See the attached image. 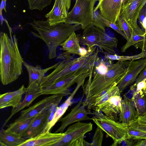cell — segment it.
I'll use <instances>...</instances> for the list:
<instances>
[{
	"instance_id": "cell-11",
	"label": "cell",
	"mask_w": 146,
	"mask_h": 146,
	"mask_svg": "<svg viewBox=\"0 0 146 146\" xmlns=\"http://www.w3.org/2000/svg\"><path fill=\"white\" fill-rule=\"evenodd\" d=\"M122 62L125 67L126 71L117 84L121 93L136 81L139 75L146 67V57Z\"/></svg>"
},
{
	"instance_id": "cell-28",
	"label": "cell",
	"mask_w": 146,
	"mask_h": 146,
	"mask_svg": "<svg viewBox=\"0 0 146 146\" xmlns=\"http://www.w3.org/2000/svg\"><path fill=\"white\" fill-rule=\"evenodd\" d=\"M132 101L134 104L138 117L146 113V94L143 91L137 90Z\"/></svg>"
},
{
	"instance_id": "cell-25",
	"label": "cell",
	"mask_w": 146,
	"mask_h": 146,
	"mask_svg": "<svg viewBox=\"0 0 146 146\" xmlns=\"http://www.w3.org/2000/svg\"><path fill=\"white\" fill-rule=\"evenodd\" d=\"M143 41H146V31H144L138 26L132 29L131 37L121 48V52H124L131 46Z\"/></svg>"
},
{
	"instance_id": "cell-32",
	"label": "cell",
	"mask_w": 146,
	"mask_h": 146,
	"mask_svg": "<svg viewBox=\"0 0 146 146\" xmlns=\"http://www.w3.org/2000/svg\"><path fill=\"white\" fill-rule=\"evenodd\" d=\"M29 9L31 10H42L44 8L50 5L52 0H27Z\"/></svg>"
},
{
	"instance_id": "cell-23",
	"label": "cell",
	"mask_w": 146,
	"mask_h": 146,
	"mask_svg": "<svg viewBox=\"0 0 146 146\" xmlns=\"http://www.w3.org/2000/svg\"><path fill=\"white\" fill-rule=\"evenodd\" d=\"M36 117L21 121H14L7 126V128L4 129V131L7 133L17 137H23L24 134Z\"/></svg>"
},
{
	"instance_id": "cell-1",
	"label": "cell",
	"mask_w": 146,
	"mask_h": 146,
	"mask_svg": "<svg viewBox=\"0 0 146 146\" xmlns=\"http://www.w3.org/2000/svg\"><path fill=\"white\" fill-rule=\"evenodd\" d=\"M0 58V80L6 85L17 80L22 74L24 61L20 52L15 35L9 38L6 33L1 32Z\"/></svg>"
},
{
	"instance_id": "cell-19",
	"label": "cell",
	"mask_w": 146,
	"mask_h": 146,
	"mask_svg": "<svg viewBox=\"0 0 146 146\" xmlns=\"http://www.w3.org/2000/svg\"><path fill=\"white\" fill-rule=\"evenodd\" d=\"M55 106L37 115L32 122L23 137L26 139L33 137L42 133L49 121L52 110Z\"/></svg>"
},
{
	"instance_id": "cell-21",
	"label": "cell",
	"mask_w": 146,
	"mask_h": 146,
	"mask_svg": "<svg viewBox=\"0 0 146 146\" xmlns=\"http://www.w3.org/2000/svg\"><path fill=\"white\" fill-rule=\"evenodd\" d=\"M26 88L22 85L17 90L7 92L0 95V108L2 109L8 107L14 108L22 101V97L25 94Z\"/></svg>"
},
{
	"instance_id": "cell-33",
	"label": "cell",
	"mask_w": 146,
	"mask_h": 146,
	"mask_svg": "<svg viewBox=\"0 0 146 146\" xmlns=\"http://www.w3.org/2000/svg\"><path fill=\"white\" fill-rule=\"evenodd\" d=\"M103 131L99 127L96 129L92 138V143H89V146H101L104 138Z\"/></svg>"
},
{
	"instance_id": "cell-40",
	"label": "cell",
	"mask_w": 146,
	"mask_h": 146,
	"mask_svg": "<svg viewBox=\"0 0 146 146\" xmlns=\"http://www.w3.org/2000/svg\"><path fill=\"white\" fill-rule=\"evenodd\" d=\"M135 120L140 124L146 125V113L143 116L138 117Z\"/></svg>"
},
{
	"instance_id": "cell-26",
	"label": "cell",
	"mask_w": 146,
	"mask_h": 146,
	"mask_svg": "<svg viewBox=\"0 0 146 146\" xmlns=\"http://www.w3.org/2000/svg\"><path fill=\"white\" fill-rule=\"evenodd\" d=\"M60 46L62 50L66 52L79 55V50L81 47L75 32L72 33Z\"/></svg>"
},
{
	"instance_id": "cell-5",
	"label": "cell",
	"mask_w": 146,
	"mask_h": 146,
	"mask_svg": "<svg viewBox=\"0 0 146 146\" xmlns=\"http://www.w3.org/2000/svg\"><path fill=\"white\" fill-rule=\"evenodd\" d=\"M115 83L103 92L95 100L90 110L102 111L104 115L115 121L121 109V93Z\"/></svg>"
},
{
	"instance_id": "cell-14",
	"label": "cell",
	"mask_w": 146,
	"mask_h": 146,
	"mask_svg": "<svg viewBox=\"0 0 146 146\" xmlns=\"http://www.w3.org/2000/svg\"><path fill=\"white\" fill-rule=\"evenodd\" d=\"M107 35L105 31L92 24L84 29L81 39L83 44L88 49L97 46L101 50L106 42Z\"/></svg>"
},
{
	"instance_id": "cell-8",
	"label": "cell",
	"mask_w": 146,
	"mask_h": 146,
	"mask_svg": "<svg viewBox=\"0 0 146 146\" xmlns=\"http://www.w3.org/2000/svg\"><path fill=\"white\" fill-rule=\"evenodd\" d=\"M90 68H86L70 76L62 79L44 88L41 87V95H61L63 97L70 95V88L82 80L86 79L90 74Z\"/></svg>"
},
{
	"instance_id": "cell-35",
	"label": "cell",
	"mask_w": 146,
	"mask_h": 146,
	"mask_svg": "<svg viewBox=\"0 0 146 146\" xmlns=\"http://www.w3.org/2000/svg\"><path fill=\"white\" fill-rule=\"evenodd\" d=\"M128 125L133 128L146 132V125L140 124L136 120L131 122Z\"/></svg>"
},
{
	"instance_id": "cell-45",
	"label": "cell",
	"mask_w": 146,
	"mask_h": 146,
	"mask_svg": "<svg viewBox=\"0 0 146 146\" xmlns=\"http://www.w3.org/2000/svg\"><path fill=\"white\" fill-rule=\"evenodd\" d=\"M0 17L1 23L2 25L3 21V19L2 16V13H0Z\"/></svg>"
},
{
	"instance_id": "cell-37",
	"label": "cell",
	"mask_w": 146,
	"mask_h": 146,
	"mask_svg": "<svg viewBox=\"0 0 146 146\" xmlns=\"http://www.w3.org/2000/svg\"><path fill=\"white\" fill-rule=\"evenodd\" d=\"M146 17V4L141 9L139 12L138 19L141 25L145 18Z\"/></svg>"
},
{
	"instance_id": "cell-17",
	"label": "cell",
	"mask_w": 146,
	"mask_h": 146,
	"mask_svg": "<svg viewBox=\"0 0 146 146\" xmlns=\"http://www.w3.org/2000/svg\"><path fill=\"white\" fill-rule=\"evenodd\" d=\"M40 91V85L37 84L26 88L23 99L17 106L12 108L9 116L4 121L3 128L6 125L14 115L29 106L36 99L41 95Z\"/></svg>"
},
{
	"instance_id": "cell-36",
	"label": "cell",
	"mask_w": 146,
	"mask_h": 146,
	"mask_svg": "<svg viewBox=\"0 0 146 146\" xmlns=\"http://www.w3.org/2000/svg\"><path fill=\"white\" fill-rule=\"evenodd\" d=\"M138 141L131 139L125 138L121 141L118 145L123 146H135V145Z\"/></svg>"
},
{
	"instance_id": "cell-38",
	"label": "cell",
	"mask_w": 146,
	"mask_h": 146,
	"mask_svg": "<svg viewBox=\"0 0 146 146\" xmlns=\"http://www.w3.org/2000/svg\"><path fill=\"white\" fill-rule=\"evenodd\" d=\"M137 90L144 91L146 88V78L137 84Z\"/></svg>"
},
{
	"instance_id": "cell-43",
	"label": "cell",
	"mask_w": 146,
	"mask_h": 146,
	"mask_svg": "<svg viewBox=\"0 0 146 146\" xmlns=\"http://www.w3.org/2000/svg\"><path fill=\"white\" fill-rule=\"evenodd\" d=\"M135 146H146V139L138 141L135 145Z\"/></svg>"
},
{
	"instance_id": "cell-44",
	"label": "cell",
	"mask_w": 146,
	"mask_h": 146,
	"mask_svg": "<svg viewBox=\"0 0 146 146\" xmlns=\"http://www.w3.org/2000/svg\"><path fill=\"white\" fill-rule=\"evenodd\" d=\"M142 27L144 29L145 31H146V17L144 19L142 25H141Z\"/></svg>"
},
{
	"instance_id": "cell-42",
	"label": "cell",
	"mask_w": 146,
	"mask_h": 146,
	"mask_svg": "<svg viewBox=\"0 0 146 146\" xmlns=\"http://www.w3.org/2000/svg\"><path fill=\"white\" fill-rule=\"evenodd\" d=\"M7 0H1L0 8V13H2V11L3 10L7 12L6 1Z\"/></svg>"
},
{
	"instance_id": "cell-27",
	"label": "cell",
	"mask_w": 146,
	"mask_h": 146,
	"mask_svg": "<svg viewBox=\"0 0 146 146\" xmlns=\"http://www.w3.org/2000/svg\"><path fill=\"white\" fill-rule=\"evenodd\" d=\"M26 139L22 137H17L7 133L2 129L0 132V146H19Z\"/></svg>"
},
{
	"instance_id": "cell-18",
	"label": "cell",
	"mask_w": 146,
	"mask_h": 146,
	"mask_svg": "<svg viewBox=\"0 0 146 146\" xmlns=\"http://www.w3.org/2000/svg\"><path fill=\"white\" fill-rule=\"evenodd\" d=\"M64 135L63 133L43 132L26 139L19 146H54Z\"/></svg>"
},
{
	"instance_id": "cell-10",
	"label": "cell",
	"mask_w": 146,
	"mask_h": 146,
	"mask_svg": "<svg viewBox=\"0 0 146 146\" xmlns=\"http://www.w3.org/2000/svg\"><path fill=\"white\" fill-rule=\"evenodd\" d=\"M63 97L57 95L47 97L21 111L14 122H18L36 117L55 106H58Z\"/></svg>"
},
{
	"instance_id": "cell-3",
	"label": "cell",
	"mask_w": 146,
	"mask_h": 146,
	"mask_svg": "<svg viewBox=\"0 0 146 146\" xmlns=\"http://www.w3.org/2000/svg\"><path fill=\"white\" fill-rule=\"evenodd\" d=\"M30 24L38 33L31 32L33 35L46 43L50 59L57 57V49L58 46L72 33L81 29V25L78 24L69 25L61 23L50 25L47 20H34Z\"/></svg>"
},
{
	"instance_id": "cell-30",
	"label": "cell",
	"mask_w": 146,
	"mask_h": 146,
	"mask_svg": "<svg viewBox=\"0 0 146 146\" xmlns=\"http://www.w3.org/2000/svg\"><path fill=\"white\" fill-rule=\"evenodd\" d=\"M116 23L123 32L126 37L127 41L130 39L132 29L125 19L119 15Z\"/></svg>"
},
{
	"instance_id": "cell-46",
	"label": "cell",
	"mask_w": 146,
	"mask_h": 146,
	"mask_svg": "<svg viewBox=\"0 0 146 146\" xmlns=\"http://www.w3.org/2000/svg\"><path fill=\"white\" fill-rule=\"evenodd\" d=\"M144 92H146V88L145 90L143 91Z\"/></svg>"
},
{
	"instance_id": "cell-47",
	"label": "cell",
	"mask_w": 146,
	"mask_h": 146,
	"mask_svg": "<svg viewBox=\"0 0 146 146\" xmlns=\"http://www.w3.org/2000/svg\"><path fill=\"white\" fill-rule=\"evenodd\" d=\"M145 94H146V92H145Z\"/></svg>"
},
{
	"instance_id": "cell-39",
	"label": "cell",
	"mask_w": 146,
	"mask_h": 146,
	"mask_svg": "<svg viewBox=\"0 0 146 146\" xmlns=\"http://www.w3.org/2000/svg\"><path fill=\"white\" fill-rule=\"evenodd\" d=\"M145 78H146V67L139 75L135 83L137 84Z\"/></svg>"
},
{
	"instance_id": "cell-34",
	"label": "cell",
	"mask_w": 146,
	"mask_h": 146,
	"mask_svg": "<svg viewBox=\"0 0 146 146\" xmlns=\"http://www.w3.org/2000/svg\"><path fill=\"white\" fill-rule=\"evenodd\" d=\"M137 84L135 83L131 85L129 90L123 95V97L132 100L133 98L137 91Z\"/></svg>"
},
{
	"instance_id": "cell-16",
	"label": "cell",
	"mask_w": 146,
	"mask_h": 146,
	"mask_svg": "<svg viewBox=\"0 0 146 146\" xmlns=\"http://www.w3.org/2000/svg\"><path fill=\"white\" fill-rule=\"evenodd\" d=\"M71 4V0H55L52 9L45 15L50 24L64 23Z\"/></svg>"
},
{
	"instance_id": "cell-29",
	"label": "cell",
	"mask_w": 146,
	"mask_h": 146,
	"mask_svg": "<svg viewBox=\"0 0 146 146\" xmlns=\"http://www.w3.org/2000/svg\"><path fill=\"white\" fill-rule=\"evenodd\" d=\"M146 57V50H142L138 54L131 56H119L116 54H110L105 55V58L108 60H117L121 62L133 61Z\"/></svg>"
},
{
	"instance_id": "cell-15",
	"label": "cell",
	"mask_w": 146,
	"mask_h": 146,
	"mask_svg": "<svg viewBox=\"0 0 146 146\" xmlns=\"http://www.w3.org/2000/svg\"><path fill=\"white\" fill-rule=\"evenodd\" d=\"M124 0H99L94 12L99 10L101 15L106 20L116 23Z\"/></svg>"
},
{
	"instance_id": "cell-9",
	"label": "cell",
	"mask_w": 146,
	"mask_h": 146,
	"mask_svg": "<svg viewBox=\"0 0 146 146\" xmlns=\"http://www.w3.org/2000/svg\"><path fill=\"white\" fill-rule=\"evenodd\" d=\"M92 129L93 124L90 122L74 123L68 127L64 132V136L54 146H84V136Z\"/></svg>"
},
{
	"instance_id": "cell-20",
	"label": "cell",
	"mask_w": 146,
	"mask_h": 146,
	"mask_svg": "<svg viewBox=\"0 0 146 146\" xmlns=\"http://www.w3.org/2000/svg\"><path fill=\"white\" fill-rule=\"evenodd\" d=\"M59 63V61L49 67L42 69L40 66H33L24 61L23 65L26 68L29 75V84L27 87L35 84L40 85L45 74L50 70L55 69Z\"/></svg>"
},
{
	"instance_id": "cell-2",
	"label": "cell",
	"mask_w": 146,
	"mask_h": 146,
	"mask_svg": "<svg viewBox=\"0 0 146 146\" xmlns=\"http://www.w3.org/2000/svg\"><path fill=\"white\" fill-rule=\"evenodd\" d=\"M96 47L88 49V54L84 56L74 58L66 52L60 54L57 58L62 60L54 70L42 79L40 86L44 88L90 68L99 60V49L95 52Z\"/></svg>"
},
{
	"instance_id": "cell-24",
	"label": "cell",
	"mask_w": 146,
	"mask_h": 146,
	"mask_svg": "<svg viewBox=\"0 0 146 146\" xmlns=\"http://www.w3.org/2000/svg\"><path fill=\"white\" fill-rule=\"evenodd\" d=\"M94 12V21L93 25L105 31L106 27H110L126 39V36L115 23L109 21L102 17L98 10Z\"/></svg>"
},
{
	"instance_id": "cell-4",
	"label": "cell",
	"mask_w": 146,
	"mask_h": 146,
	"mask_svg": "<svg viewBox=\"0 0 146 146\" xmlns=\"http://www.w3.org/2000/svg\"><path fill=\"white\" fill-rule=\"evenodd\" d=\"M126 71V68L122 62L118 61L113 64L111 61L106 72L102 74L96 72L92 80V75L90 74L83 91L86 97L83 103L88 109L91 111L96 98L113 84H117Z\"/></svg>"
},
{
	"instance_id": "cell-41",
	"label": "cell",
	"mask_w": 146,
	"mask_h": 146,
	"mask_svg": "<svg viewBox=\"0 0 146 146\" xmlns=\"http://www.w3.org/2000/svg\"><path fill=\"white\" fill-rule=\"evenodd\" d=\"M89 51L88 50H87L84 47H81L79 50V55L82 57L86 56L88 53Z\"/></svg>"
},
{
	"instance_id": "cell-12",
	"label": "cell",
	"mask_w": 146,
	"mask_h": 146,
	"mask_svg": "<svg viewBox=\"0 0 146 146\" xmlns=\"http://www.w3.org/2000/svg\"><path fill=\"white\" fill-rule=\"evenodd\" d=\"M84 95L83 94L78 103L68 114L59 120L58 122H61L60 125L54 132L63 133L66 128L71 124L82 121L90 119L88 115L93 114V113L86 109V106L83 103Z\"/></svg>"
},
{
	"instance_id": "cell-13",
	"label": "cell",
	"mask_w": 146,
	"mask_h": 146,
	"mask_svg": "<svg viewBox=\"0 0 146 146\" xmlns=\"http://www.w3.org/2000/svg\"><path fill=\"white\" fill-rule=\"evenodd\" d=\"M146 4V0H124L119 15L122 16L131 29L137 27V20L140 11Z\"/></svg>"
},
{
	"instance_id": "cell-6",
	"label": "cell",
	"mask_w": 146,
	"mask_h": 146,
	"mask_svg": "<svg viewBox=\"0 0 146 146\" xmlns=\"http://www.w3.org/2000/svg\"><path fill=\"white\" fill-rule=\"evenodd\" d=\"M99 0H76L74 5L68 13L64 23L78 24L84 29L92 24L94 21V6Z\"/></svg>"
},
{
	"instance_id": "cell-22",
	"label": "cell",
	"mask_w": 146,
	"mask_h": 146,
	"mask_svg": "<svg viewBox=\"0 0 146 146\" xmlns=\"http://www.w3.org/2000/svg\"><path fill=\"white\" fill-rule=\"evenodd\" d=\"M138 118L133 102L123 97L121 109L119 113V122L128 125Z\"/></svg>"
},
{
	"instance_id": "cell-7",
	"label": "cell",
	"mask_w": 146,
	"mask_h": 146,
	"mask_svg": "<svg viewBox=\"0 0 146 146\" xmlns=\"http://www.w3.org/2000/svg\"><path fill=\"white\" fill-rule=\"evenodd\" d=\"M94 116L90 118L97 126L113 139L112 146H117L127 136L128 125L114 120L102 112L94 111Z\"/></svg>"
},
{
	"instance_id": "cell-31",
	"label": "cell",
	"mask_w": 146,
	"mask_h": 146,
	"mask_svg": "<svg viewBox=\"0 0 146 146\" xmlns=\"http://www.w3.org/2000/svg\"><path fill=\"white\" fill-rule=\"evenodd\" d=\"M126 138L137 141L146 139V132L133 128L128 125Z\"/></svg>"
}]
</instances>
